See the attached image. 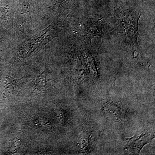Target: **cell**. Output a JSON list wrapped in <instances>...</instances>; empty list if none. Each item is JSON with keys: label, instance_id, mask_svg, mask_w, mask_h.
Segmentation results:
<instances>
[{"label": "cell", "instance_id": "obj_2", "mask_svg": "<svg viewBox=\"0 0 155 155\" xmlns=\"http://www.w3.org/2000/svg\"><path fill=\"white\" fill-rule=\"evenodd\" d=\"M15 81L10 77H5L1 81L0 93L4 96L8 97L14 91L15 86Z\"/></svg>", "mask_w": 155, "mask_h": 155}, {"label": "cell", "instance_id": "obj_1", "mask_svg": "<svg viewBox=\"0 0 155 155\" xmlns=\"http://www.w3.org/2000/svg\"><path fill=\"white\" fill-rule=\"evenodd\" d=\"M56 36L55 31L52 24L40 31L38 35L31 39L28 42V55L41 48Z\"/></svg>", "mask_w": 155, "mask_h": 155}, {"label": "cell", "instance_id": "obj_3", "mask_svg": "<svg viewBox=\"0 0 155 155\" xmlns=\"http://www.w3.org/2000/svg\"><path fill=\"white\" fill-rule=\"evenodd\" d=\"M34 124L36 127L42 131H50L52 127L50 121L44 117H39L35 120Z\"/></svg>", "mask_w": 155, "mask_h": 155}]
</instances>
